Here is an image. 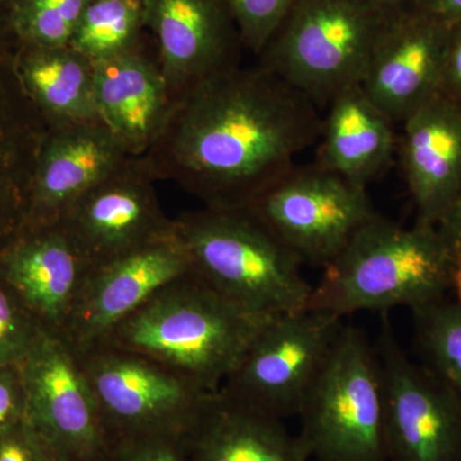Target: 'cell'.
I'll return each mask as SVG.
<instances>
[{"instance_id": "603a6c76", "label": "cell", "mask_w": 461, "mask_h": 461, "mask_svg": "<svg viewBox=\"0 0 461 461\" xmlns=\"http://www.w3.org/2000/svg\"><path fill=\"white\" fill-rule=\"evenodd\" d=\"M14 67L23 93L48 126L98 120L95 66L74 48L17 44Z\"/></svg>"}, {"instance_id": "e0dca14e", "label": "cell", "mask_w": 461, "mask_h": 461, "mask_svg": "<svg viewBox=\"0 0 461 461\" xmlns=\"http://www.w3.org/2000/svg\"><path fill=\"white\" fill-rule=\"evenodd\" d=\"M94 66L98 120L130 157H144L177 104L156 44L149 48L142 41L139 47Z\"/></svg>"}, {"instance_id": "8d00e7d4", "label": "cell", "mask_w": 461, "mask_h": 461, "mask_svg": "<svg viewBox=\"0 0 461 461\" xmlns=\"http://www.w3.org/2000/svg\"><path fill=\"white\" fill-rule=\"evenodd\" d=\"M451 291L454 293L455 300L461 304V259L456 263L454 269Z\"/></svg>"}, {"instance_id": "2e32d148", "label": "cell", "mask_w": 461, "mask_h": 461, "mask_svg": "<svg viewBox=\"0 0 461 461\" xmlns=\"http://www.w3.org/2000/svg\"><path fill=\"white\" fill-rule=\"evenodd\" d=\"M89 269L59 222L25 226L0 250V278L45 330L59 335Z\"/></svg>"}, {"instance_id": "484cf974", "label": "cell", "mask_w": 461, "mask_h": 461, "mask_svg": "<svg viewBox=\"0 0 461 461\" xmlns=\"http://www.w3.org/2000/svg\"><path fill=\"white\" fill-rule=\"evenodd\" d=\"M90 0H9V23L17 44L68 45Z\"/></svg>"}, {"instance_id": "44dd1931", "label": "cell", "mask_w": 461, "mask_h": 461, "mask_svg": "<svg viewBox=\"0 0 461 461\" xmlns=\"http://www.w3.org/2000/svg\"><path fill=\"white\" fill-rule=\"evenodd\" d=\"M189 461H309L308 448L284 421L222 393H212L185 435Z\"/></svg>"}, {"instance_id": "7a4b0ae2", "label": "cell", "mask_w": 461, "mask_h": 461, "mask_svg": "<svg viewBox=\"0 0 461 461\" xmlns=\"http://www.w3.org/2000/svg\"><path fill=\"white\" fill-rule=\"evenodd\" d=\"M277 315L240 305L191 271L160 288L99 346L156 360L215 393Z\"/></svg>"}, {"instance_id": "5b68a950", "label": "cell", "mask_w": 461, "mask_h": 461, "mask_svg": "<svg viewBox=\"0 0 461 461\" xmlns=\"http://www.w3.org/2000/svg\"><path fill=\"white\" fill-rule=\"evenodd\" d=\"M388 21L366 0H296L259 66L317 107L362 85Z\"/></svg>"}, {"instance_id": "30bf717a", "label": "cell", "mask_w": 461, "mask_h": 461, "mask_svg": "<svg viewBox=\"0 0 461 461\" xmlns=\"http://www.w3.org/2000/svg\"><path fill=\"white\" fill-rule=\"evenodd\" d=\"M247 209L303 263L321 268L375 214L366 189L318 165L294 166Z\"/></svg>"}, {"instance_id": "4dcf8cb0", "label": "cell", "mask_w": 461, "mask_h": 461, "mask_svg": "<svg viewBox=\"0 0 461 461\" xmlns=\"http://www.w3.org/2000/svg\"><path fill=\"white\" fill-rule=\"evenodd\" d=\"M26 418V395L18 364L0 366V435Z\"/></svg>"}, {"instance_id": "d6a6232c", "label": "cell", "mask_w": 461, "mask_h": 461, "mask_svg": "<svg viewBox=\"0 0 461 461\" xmlns=\"http://www.w3.org/2000/svg\"><path fill=\"white\" fill-rule=\"evenodd\" d=\"M446 244L453 250L457 260L461 259V186L454 204L437 226Z\"/></svg>"}, {"instance_id": "ffe728a7", "label": "cell", "mask_w": 461, "mask_h": 461, "mask_svg": "<svg viewBox=\"0 0 461 461\" xmlns=\"http://www.w3.org/2000/svg\"><path fill=\"white\" fill-rule=\"evenodd\" d=\"M16 47L0 50V250L25 227L33 172L50 130L18 81Z\"/></svg>"}, {"instance_id": "4fadbf2b", "label": "cell", "mask_w": 461, "mask_h": 461, "mask_svg": "<svg viewBox=\"0 0 461 461\" xmlns=\"http://www.w3.org/2000/svg\"><path fill=\"white\" fill-rule=\"evenodd\" d=\"M191 272L177 233L90 268L62 338L76 354L102 345L118 326L169 282Z\"/></svg>"}, {"instance_id": "f1b7e54d", "label": "cell", "mask_w": 461, "mask_h": 461, "mask_svg": "<svg viewBox=\"0 0 461 461\" xmlns=\"http://www.w3.org/2000/svg\"><path fill=\"white\" fill-rule=\"evenodd\" d=\"M108 461H189L185 435H138L113 439Z\"/></svg>"}, {"instance_id": "836d02e7", "label": "cell", "mask_w": 461, "mask_h": 461, "mask_svg": "<svg viewBox=\"0 0 461 461\" xmlns=\"http://www.w3.org/2000/svg\"><path fill=\"white\" fill-rule=\"evenodd\" d=\"M415 7L423 9L446 25L461 23V0H417Z\"/></svg>"}, {"instance_id": "9a60e30c", "label": "cell", "mask_w": 461, "mask_h": 461, "mask_svg": "<svg viewBox=\"0 0 461 461\" xmlns=\"http://www.w3.org/2000/svg\"><path fill=\"white\" fill-rule=\"evenodd\" d=\"M450 27L418 7L388 21L362 87L393 123L441 95Z\"/></svg>"}, {"instance_id": "277c9868", "label": "cell", "mask_w": 461, "mask_h": 461, "mask_svg": "<svg viewBox=\"0 0 461 461\" xmlns=\"http://www.w3.org/2000/svg\"><path fill=\"white\" fill-rule=\"evenodd\" d=\"M175 230L191 271L218 293L260 313L308 309L302 260L249 209L204 206L176 218Z\"/></svg>"}, {"instance_id": "cb8c5ba5", "label": "cell", "mask_w": 461, "mask_h": 461, "mask_svg": "<svg viewBox=\"0 0 461 461\" xmlns=\"http://www.w3.org/2000/svg\"><path fill=\"white\" fill-rule=\"evenodd\" d=\"M144 30V0H90L68 45L99 63L139 47Z\"/></svg>"}, {"instance_id": "9c48e42d", "label": "cell", "mask_w": 461, "mask_h": 461, "mask_svg": "<svg viewBox=\"0 0 461 461\" xmlns=\"http://www.w3.org/2000/svg\"><path fill=\"white\" fill-rule=\"evenodd\" d=\"M27 423L58 461H108L111 433L77 354L59 333L42 329L18 363Z\"/></svg>"}, {"instance_id": "52a82bcc", "label": "cell", "mask_w": 461, "mask_h": 461, "mask_svg": "<svg viewBox=\"0 0 461 461\" xmlns=\"http://www.w3.org/2000/svg\"><path fill=\"white\" fill-rule=\"evenodd\" d=\"M77 357L113 439L186 435L214 393L168 366L130 351L98 346Z\"/></svg>"}, {"instance_id": "ac0fdd59", "label": "cell", "mask_w": 461, "mask_h": 461, "mask_svg": "<svg viewBox=\"0 0 461 461\" xmlns=\"http://www.w3.org/2000/svg\"><path fill=\"white\" fill-rule=\"evenodd\" d=\"M129 158L99 120L50 127L33 172L25 226L59 222L75 202Z\"/></svg>"}, {"instance_id": "e575fe53", "label": "cell", "mask_w": 461, "mask_h": 461, "mask_svg": "<svg viewBox=\"0 0 461 461\" xmlns=\"http://www.w3.org/2000/svg\"><path fill=\"white\" fill-rule=\"evenodd\" d=\"M373 8L377 9L387 21L399 17L409 9L415 7L417 0H366Z\"/></svg>"}, {"instance_id": "83f0119b", "label": "cell", "mask_w": 461, "mask_h": 461, "mask_svg": "<svg viewBox=\"0 0 461 461\" xmlns=\"http://www.w3.org/2000/svg\"><path fill=\"white\" fill-rule=\"evenodd\" d=\"M245 50L259 56L296 0H227Z\"/></svg>"}, {"instance_id": "d590c367", "label": "cell", "mask_w": 461, "mask_h": 461, "mask_svg": "<svg viewBox=\"0 0 461 461\" xmlns=\"http://www.w3.org/2000/svg\"><path fill=\"white\" fill-rule=\"evenodd\" d=\"M17 45L9 23V0H0V50Z\"/></svg>"}, {"instance_id": "5bb4252c", "label": "cell", "mask_w": 461, "mask_h": 461, "mask_svg": "<svg viewBox=\"0 0 461 461\" xmlns=\"http://www.w3.org/2000/svg\"><path fill=\"white\" fill-rule=\"evenodd\" d=\"M144 7L176 102L241 66L245 48L227 0H144Z\"/></svg>"}, {"instance_id": "d6986e66", "label": "cell", "mask_w": 461, "mask_h": 461, "mask_svg": "<svg viewBox=\"0 0 461 461\" xmlns=\"http://www.w3.org/2000/svg\"><path fill=\"white\" fill-rule=\"evenodd\" d=\"M402 167L417 222L437 227L461 186V107L442 95L402 123Z\"/></svg>"}, {"instance_id": "6da1fadb", "label": "cell", "mask_w": 461, "mask_h": 461, "mask_svg": "<svg viewBox=\"0 0 461 461\" xmlns=\"http://www.w3.org/2000/svg\"><path fill=\"white\" fill-rule=\"evenodd\" d=\"M318 107L259 65L196 87L173 108L144 159L206 208L244 209L318 140Z\"/></svg>"}, {"instance_id": "7402d4cb", "label": "cell", "mask_w": 461, "mask_h": 461, "mask_svg": "<svg viewBox=\"0 0 461 461\" xmlns=\"http://www.w3.org/2000/svg\"><path fill=\"white\" fill-rule=\"evenodd\" d=\"M329 107L315 165L366 189L395 153V123L362 85L342 91Z\"/></svg>"}, {"instance_id": "d4e9b609", "label": "cell", "mask_w": 461, "mask_h": 461, "mask_svg": "<svg viewBox=\"0 0 461 461\" xmlns=\"http://www.w3.org/2000/svg\"><path fill=\"white\" fill-rule=\"evenodd\" d=\"M411 313L424 366L461 397V304L444 297Z\"/></svg>"}, {"instance_id": "8992f818", "label": "cell", "mask_w": 461, "mask_h": 461, "mask_svg": "<svg viewBox=\"0 0 461 461\" xmlns=\"http://www.w3.org/2000/svg\"><path fill=\"white\" fill-rule=\"evenodd\" d=\"M317 461H388L386 396L375 348L345 324L299 411Z\"/></svg>"}, {"instance_id": "f546056e", "label": "cell", "mask_w": 461, "mask_h": 461, "mask_svg": "<svg viewBox=\"0 0 461 461\" xmlns=\"http://www.w3.org/2000/svg\"><path fill=\"white\" fill-rule=\"evenodd\" d=\"M0 461H58L26 420L0 435Z\"/></svg>"}, {"instance_id": "3957f363", "label": "cell", "mask_w": 461, "mask_h": 461, "mask_svg": "<svg viewBox=\"0 0 461 461\" xmlns=\"http://www.w3.org/2000/svg\"><path fill=\"white\" fill-rule=\"evenodd\" d=\"M457 262L437 227L406 229L375 213L324 267L308 309L341 320L399 306L412 311L447 297Z\"/></svg>"}, {"instance_id": "1f68e13d", "label": "cell", "mask_w": 461, "mask_h": 461, "mask_svg": "<svg viewBox=\"0 0 461 461\" xmlns=\"http://www.w3.org/2000/svg\"><path fill=\"white\" fill-rule=\"evenodd\" d=\"M441 95L461 107V23L451 26L448 33Z\"/></svg>"}, {"instance_id": "7c38bea8", "label": "cell", "mask_w": 461, "mask_h": 461, "mask_svg": "<svg viewBox=\"0 0 461 461\" xmlns=\"http://www.w3.org/2000/svg\"><path fill=\"white\" fill-rule=\"evenodd\" d=\"M144 158L131 157L91 187L59 223L90 268L175 232Z\"/></svg>"}, {"instance_id": "4316f807", "label": "cell", "mask_w": 461, "mask_h": 461, "mask_svg": "<svg viewBox=\"0 0 461 461\" xmlns=\"http://www.w3.org/2000/svg\"><path fill=\"white\" fill-rule=\"evenodd\" d=\"M44 327L0 278V366L18 364Z\"/></svg>"}, {"instance_id": "8fae6325", "label": "cell", "mask_w": 461, "mask_h": 461, "mask_svg": "<svg viewBox=\"0 0 461 461\" xmlns=\"http://www.w3.org/2000/svg\"><path fill=\"white\" fill-rule=\"evenodd\" d=\"M386 396L388 461H461V397L399 345L384 313L375 345Z\"/></svg>"}, {"instance_id": "ba28073f", "label": "cell", "mask_w": 461, "mask_h": 461, "mask_svg": "<svg viewBox=\"0 0 461 461\" xmlns=\"http://www.w3.org/2000/svg\"><path fill=\"white\" fill-rule=\"evenodd\" d=\"M342 326L311 309L277 315L218 391L278 420L299 414Z\"/></svg>"}]
</instances>
